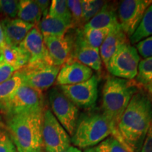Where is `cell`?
Returning <instances> with one entry per match:
<instances>
[{"mask_svg": "<svg viewBox=\"0 0 152 152\" xmlns=\"http://www.w3.org/2000/svg\"><path fill=\"white\" fill-rule=\"evenodd\" d=\"M33 152H45L43 151V149H39V150H37V151H34Z\"/></svg>", "mask_w": 152, "mask_h": 152, "instance_id": "cell-41", "label": "cell"}, {"mask_svg": "<svg viewBox=\"0 0 152 152\" xmlns=\"http://www.w3.org/2000/svg\"><path fill=\"white\" fill-rule=\"evenodd\" d=\"M118 23L115 9L110 4L105 3L97 14L84 25L83 28H112Z\"/></svg>", "mask_w": 152, "mask_h": 152, "instance_id": "cell-19", "label": "cell"}, {"mask_svg": "<svg viewBox=\"0 0 152 152\" xmlns=\"http://www.w3.org/2000/svg\"><path fill=\"white\" fill-rule=\"evenodd\" d=\"M140 152H152V123L146 134Z\"/></svg>", "mask_w": 152, "mask_h": 152, "instance_id": "cell-34", "label": "cell"}, {"mask_svg": "<svg viewBox=\"0 0 152 152\" xmlns=\"http://www.w3.org/2000/svg\"><path fill=\"white\" fill-rule=\"evenodd\" d=\"M138 54L144 58L152 56V35L136 44Z\"/></svg>", "mask_w": 152, "mask_h": 152, "instance_id": "cell-32", "label": "cell"}, {"mask_svg": "<svg viewBox=\"0 0 152 152\" xmlns=\"http://www.w3.org/2000/svg\"><path fill=\"white\" fill-rule=\"evenodd\" d=\"M44 111L12 114L2 117L17 152H33L43 149Z\"/></svg>", "mask_w": 152, "mask_h": 152, "instance_id": "cell-2", "label": "cell"}, {"mask_svg": "<svg viewBox=\"0 0 152 152\" xmlns=\"http://www.w3.org/2000/svg\"><path fill=\"white\" fill-rule=\"evenodd\" d=\"M47 53L54 66L61 67L71 57L74 39L70 35L44 37Z\"/></svg>", "mask_w": 152, "mask_h": 152, "instance_id": "cell-15", "label": "cell"}, {"mask_svg": "<svg viewBox=\"0 0 152 152\" xmlns=\"http://www.w3.org/2000/svg\"><path fill=\"white\" fill-rule=\"evenodd\" d=\"M72 58L84 64L92 70L100 72L102 61L99 49L94 48L86 42L83 38L82 30H78L74 39Z\"/></svg>", "mask_w": 152, "mask_h": 152, "instance_id": "cell-14", "label": "cell"}, {"mask_svg": "<svg viewBox=\"0 0 152 152\" xmlns=\"http://www.w3.org/2000/svg\"><path fill=\"white\" fill-rule=\"evenodd\" d=\"M145 88L147 89V92H149V98L151 99V102H152V83H151V84L148 85L147 86L145 87Z\"/></svg>", "mask_w": 152, "mask_h": 152, "instance_id": "cell-38", "label": "cell"}, {"mask_svg": "<svg viewBox=\"0 0 152 152\" xmlns=\"http://www.w3.org/2000/svg\"><path fill=\"white\" fill-rule=\"evenodd\" d=\"M61 152H82V151L81 150L78 149L77 147L71 145L69 147H68L67 149H66L65 150H64V151Z\"/></svg>", "mask_w": 152, "mask_h": 152, "instance_id": "cell-37", "label": "cell"}, {"mask_svg": "<svg viewBox=\"0 0 152 152\" xmlns=\"http://www.w3.org/2000/svg\"><path fill=\"white\" fill-rule=\"evenodd\" d=\"M52 112L68 134L73 136L78 121L79 109L60 89L52 88L49 92Z\"/></svg>", "mask_w": 152, "mask_h": 152, "instance_id": "cell-8", "label": "cell"}, {"mask_svg": "<svg viewBox=\"0 0 152 152\" xmlns=\"http://www.w3.org/2000/svg\"><path fill=\"white\" fill-rule=\"evenodd\" d=\"M1 55L7 64L13 66L17 71L25 67L29 62V56L20 47L6 45L1 50Z\"/></svg>", "mask_w": 152, "mask_h": 152, "instance_id": "cell-20", "label": "cell"}, {"mask_svg": "<svg viewBox=\"0 0 152 152\" xmlns=\"http://www.w3.org/2000/svg\"><path fill=\"white\" fill-rule=\"evenodd\" d=\"M136 92V85L132 80L113 76L106 80L102 92L103 113L115 131L123 113Z\"/></svg>", "mask_w": 152, "mask_h": 152, "instance_id": "cell-3", "label": "cell"}, {"mask_svg": "<svg viewBox=\"0 0 152 152\" xmlns=\"http://www.w3.org/2000/svg\"><path fill=\"white\" fill-rule=\"evenodd\" d=\"M35 1L40 9L42 14V17L46 16L48 14L50 1L49 0H36Z\"/></svg>", "mask_w": 152, "mask_h": 152, "instance_id": "cell-35", "label": "cell"}, {"mask_svg": "<svg viewBox=\"0 0 152 152\" xmlns=\"http://www.w3.org/2000/svg\"><path fill=\"white\" fill-rule=\"evenodd\" d=\"M99 80L92 75L88 80L72 85L60 86V90L76 106L84 109L95 106L98 96Z\"/></svg>", "mask_w": 152, "mask_h": 152, "instance_id": "cell-11", "label": "cell"}, {"mask_svg": "<svg viewBox=\"0 0 152 152\" xmlns=\"http://www.w3.org/2000/svg\"><path fill=\"white\" fill-rule=\"evenodd\" d=\"M45 109L42 92L22 85L1 109V116L27 112L42 111Z\"/></svg>", "mask_w": 152, "mask_h": 152, "instance_id": "cell-6", "label": "cell"}, {"mask_svg": "<svg viewBox=\"0 0 152 152\" xmlns=\"http://www.w3.org/2000/svg\"><path fill=\"white\" fill-rule=\"evenodd\" d=\"M0 54H1V49H0Z\"/></svg>", "mask_w": 152, "mask_h": 152, "instance_id": "cell-42", "label": "cell"}, {"mask_svg": "<svg viewBox=\"0 0 152 152\" xmlns=\"http://www.w3.org/2000/svg\"><path fill=\"white\" fill-rule=\"evenodd\" d=\"M19 1L0 0V14L10 18H16L18 14Z\"/></svg>", "mask_w": 152, "mask_h": 152, "instance_id": "cell-31", "label": "cell"}, {"mask_svg": "<svg viewBox=\"0 0 152 152\" xmlns=\"http://www.w3.org/2000/svg\"><path fill=\"white\" fill-rule=\"evenodd\" d=\"M119 24V23H118ZM114 27V26H113ZM112 28H90V29L82 30L83 38L86 42L94 48L99 49V47L103 43L104 39L109 35Z\"/></svg>", "mask_w": 152, "mask_h": 152, "instance_id": "cell-24", "label": "cell"}, {"mask_svg": "<svg viewBox=\"0 0 152 152\" xmlns=\"http://www.w3.org/2000/svg\"><path fill=\"white\" fill-rule=\"evenodd\" d=\"M152 123V102L147 94L136 92L117 125L122 140L134 152H140Z\"/></svg>", "mask_w": 152, "mask_h": 152, "instance_id": "cell-1", "label": "cell"}, {"mask_svg": "<svg viewBox=\"0 0 152 152\" xmlns=\"http://www.w3.org/2000/svg\"><path fill=\"white\" fill-rule=\"evenodd\" d=\"M115 131L103 113L87 114L77 121L71 142L78 149H87L101 143Z\"/></svg>", "mask_w": 152, "mask_h": 152, "instance_id": "cell-4", "label": "cell"}, {"mask_svg": "<svg viewBox=\"0 0 152 152\" xmlns=\"http://www.w3.org/2000/svg\"><path fill=\"white\" fill-rule=\"evenodd\" d=\"M16 71V70L7 64L0 55V84L10 78Z\"/></svg>", "mask_w": 152, "mask_h": 152, "instance_id": "cell-33", "label": "cell"}, {"mask_svg": "<svg viewBox=\"0 0 152 152\" xmlns=\"http://www.w3.org/2000/svg\"><path fill=\"white\" fill-rule=\"evenodd\" d=\"M61 67L46 64H28L18 71L23 80V85L43 92L56 83Z\"/></svg>", "mask_w": 152, "mask_h": 152, "instance_id": "cell-9", "label": "cell"}, {"mask_svg": "<svg viewBox=\"0 0 152 152\" xmlns=\"http://www.w3.org/2000/svg\"><path fill=\"white\" fill-rule=\"evenodd\" d=\"M92 75L91 68L71 57L61 67L56 83L59 86L78 84L88 80Z\"/></svg>", "mask_w": 152, "mask_h": 152, "instance_id": "cell-13", "label": "cell"}, {"mask_svg": "<svg viewBox=\"0 0 152 152\" xmlns=\"http://www.w3.org/2000/svg\"><path fill=\"white\" fill-rule=\"evenodd\" d=\"M135 79V82L144 87L152 83V56L140 61Z\"/></svg>", "mask_w": 152, "mask_h": 152, "instance_id": "cell-25", "label": "cell"}, {"mask_svg": "<svg viewBox=\"0 0 152 152\" xmlns=\"http://www.w3.org/2000/svg\"><path fill=\"white\" fill-rule=\"evenodd\" d=\"M18 18L25 22L29 23L35 26H38L42 14L37 4L33 0H21L19 1Z\"/></svg>", "mask_w": 152, "mask_h": 152, "instance_id": "cell-21", "label": "cell"}, {"mask_svg": "<svg viewBox=\"0 0 152 152\" xmlns=\"http://www.w3.org/2000/svg\"><path fill=\"white\" fill-rule=\"evenodd\" d=\"M0 23L4 33L6 43L7 45L13 46L20 45L35 26L19 18H10L7 17L1 18Z\"/></svg>", "mask_w": 152, "mask_h": 152, "instance_id": "cell-16", "label": "cell"}, {"mask_svg": "<svg viewBox=\"0 0 152 152\" xmlns=\"http://www.w3.org/2000/svg\"><path fill=\"white\" fill-rule=\"evenodd\" d=\"M6 45H7V43H6L4 33L2 27H1V23H0V49H1V50Z\"/></svg>", "mask_w": 152, "mask_h": 152, "instance_id": "cell-36", "label": "cell"}, {"mask_svg": "<svg viewBox=\"0 0 152 152\" xmlns=\"http://www.w3.org/2000/svg\"><path fill=\"white\" fill-rule=\"evenodd\" d=\"M38 28L43 37H62L66 35L67 32L73 28V26L71 21L52 18L47 14L46 16L42 17Z\"/></svg>", "mask_w": 152, "mask_h": 152, "instance_id": "cell-18", "label": "cell"}, {"mask_svg": "<svg viewBox=\"0 0 152 152\" xmlns=\"http://www.w3.org/2000/svg\"><path fill=\"white\" fill-rule=\"evenodd\" d=\"M151 4V0H124L120 4L118 20L129 39L138 28L144 13Z\"/></svg>", "mask_w": 152, "mask_h": 152, "instance_id": "cell-10", "label": "cell"}, {"mask_svg": "<svg viewBox=\"0 0 152 152\" xmlns=\"http://www.w3.org/2000/svg\"><path fill=\"white\" fill-rule=\"evenodd\" d=\"M19 46L26 51L29 56L28 64L46 63L54 65L47 53L44 37L38 26H34L32 28Z\"/></svg>", "mask_w": 152, "mask_h": 152, "instance_id": "cell-12", "label": "cell"}, {"mask_svg": "<svg viewBox=\"0 0 152 152\" xmlns=\"http://www.w3.org/2000/svg\"><path fill=\"white\" fill-rule=\"evenodd\" d=\"M0 152H17L16 146L4 123L0 125Z\"/></svg>", "mask_w": 152, "mask_h": 152, "instance_id": "cell-30", "label": "cell"}, {"mask_svg": "<svg viewBox=\"0 0 152 152\" xmlns=\"http://www.w3.org/2000/svg\"><path fill=\"white\" fill-rule=\"evenodd\" d=\"M4 123V121H3V118L1 116V115L0 114V125L1 124V123Z\"/></svg>", "mask_w": 152, "mask_h": 152, "instance_id": "cell-40", "label": "cell"}, {"mask_svg": "<svg viewBox=\"0 0 152 152\" xmlns=\"http://www.w3.org/2000/svg\"><path fill=\"white\" fill-rule=\"evenodd\" d=\"M22 85V77L18 71H16L10 78L0 84V112L11 96Z\"/></svg>", "mask_w": 152, "mask_h": 152, "instance_id": "cell-22", "label": "cell"}, {"mask_svg": "<svg viewBox=\"0 0 152 152\" xmlns=\"http://www.w3.org/2000/svg\"><path fill=\"white\" fill-rule=\"evenodd\" d=\"M81 2L85 24L97 14L105 4V1L96 0H83Z\"/></svg>", "mask_w": 152, "mask_h": 152, "instance_id": "cell-28", "label": "cell"}, {"mask_svg": "<svg viewBox=\"0 0 152 152\" xmlns=\"http://www.w3.org/2000/svg\"><path fill=\"white\" fill-rule=\"evenodd\" d=\"M152 35V4L147 9L141 23L133 35L130 37V42L136 45L139 42Z\"/></svg>", "mask_w": 152, "mask_h": 152, "instance_id": "cell-23", "label": "cell"}, {"mask_svg": "<svg viewBox=\"0 0 152 152\" xmlns=\"http://www.w3.org/2000/svg\"><path fill=\"white\" fill-rule=\"evenodd\" d=\"M97 152H128L121 141L113 136H109L94 147Z\"/></svg>", "mask_w": 152, "mask_h": 152, "instance_id": "cell-27", "label": "cell"}, {"mask_svg": "<svg viewBox=\"0 0 152 152\" xmlns=\"http://www.w3.org/2000/svg\"><path fill=\"white\" fill-rule=\"evenodd\" d=\"M48 15L52 18H57L72 22V16L66 0H53L49 6Z\"/></svg>", "mask_w": 152, "mask_h": 152, "instance_id": "cell-26", "label": "cell"}, {"mask_svg": "<svg viewBox=\"0 0 152 152\" xmlns=\"http://www.w3.org/2000/svg\"><path fill=\"white\" fill-rule=\"evenodd\" d=\"M71 139L48 108L43 113L42 144L45 152H61L71 146Z\"/></svg>", "mask_w": 152, "mask_h": 152, "instance_id": "cell-7", "label": "cell"}, {"mask_svg": "<svg viewBox=\"0 0 152 152\" xmlns=\"http://www.w3.org/2000/svg\"><path fill=\"white\" fill-rule=\"evenodd\" d=\"M128 38L120 24L116 25L112 28L99 47L101 58L106 67L111 56L118 47L123 44L128 42Z\"/></svg>", "mask_w": 152, "mask_h": 152, "instance_id": "cell-17", "label": "cell"}, {"mask_svg": "<svg viewBox=\"0 0 152 152\" xmlns=\"http://www.w3.org/2000/svg\"><path fill=\"white\" fill-rule=\"evenodd\" d=\"M66 1H67L68 7L71 14L73 28L75 26H80L82 24L85 23L84 20H83L81 1L80 0H68Z\"/></svg>", "mask_w": 152, "mask_h": 152, "instance_id": "cell-29", "label": "cell"}, {"mask_svg": "<svg viewBox=\"0 0 152 152\" xmlns=\"http://www.w3.org/2000/svg\"><path fill=\"white\" fill-rule=\"evenodd\" d=\"M140 61L137 49L127 42L115 51L106 68L113 77L132 80L137 75Z\"/></svg>", "mask_w": 152, "mask_h": 152, "instance_id": "cell-5", "label": "cell"}, {"mask_svg": "<svg viewBox=\"0 0 152 152\" xmlns=\"http://www.w3.org/2000/svg\"><path fill=\"white\" fill-rule=\"evenodd\" d=\"M84 152H97L95 149V148H87L85 150Z\"/></svg>", "mask_w": 152, "mask_h": 152, "instance_id": "cell-39", "label": "cell"}]
</instances>
